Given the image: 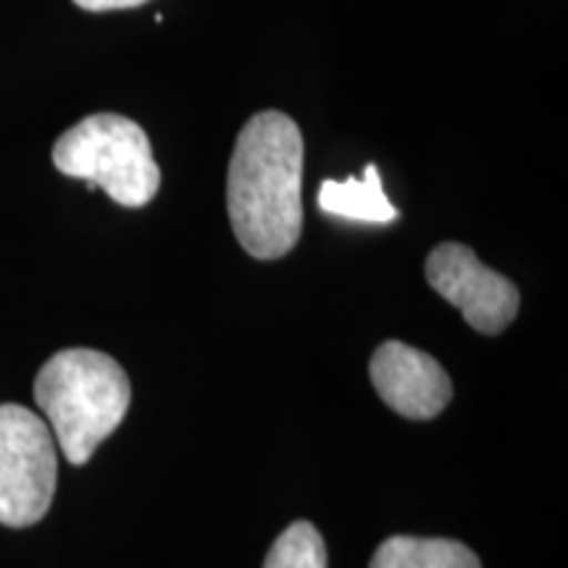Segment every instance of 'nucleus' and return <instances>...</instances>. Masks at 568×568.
<instances>
[{"mask_svg": "<svg viewBox=\"0 0 568 568\" xmlns=\"http://www.w3.org/2000/svg\"><path fill=\"white\" fill-rule=\"evenodd\" d=\"M368 568H481V564L456 539L397 535L376 548Z\"/></svg>", "mask_w": 568, "mask_h": 568, "instance_id": "obj_8", "label": "nucleus"}, {"mask_svg": "<svg viewBox=\"0 0 568 568\" xmlns=\"http://www.w3.org/2000/svg\"><path fill=\"white\" fill-rule=\"evenodd\" d=\"M53 163L61 174L105 190L124 209L148 205L161 187L151 140L132 119L92 113L55 140Z\"/></svg>", "mask_w": 568, "mask_h": 568, "instance_id": "obj_3", "label": "nucleus"}, {"mask_svg": "<svg viewBox=\"0 0 568 568\" xmlns=\"http://www.w3.org/2000/svg\"><path fill=\"white\" fill-rule=\"evenodd\" d=\"M34 400L69 464L82 466L124 422L132 385L111 355L69 347L42 364L34 379Z\"/></svg>", "mask_w": 568, "mask_h": 568, "instance_id": "obj_2", "label": "nucleus"}, {"mask_svg": "<svg viewBox=\"0 0 568 568\" xmlns=\"http://www.w3.org/2000/svg\"><path fill=\"white\" fill-rule=\"evenodd\" d=\"M234 237L253 258H284L303 232V134L282 111L255 113L226 174Z\"/></svg>", "mask_w": 568, "mask_h": 568, "instance_id": "obj_1", "label": "nucleus"}, {"mask_svg": "<svg viewBox=\"0 0 568 568\" xmlns=\"http://www.w3.org/2000/svg\"><path fill=\"white\" fill-rule=\"evenodd\" d=\"M426 282L481 335H500L518 314L516 284L487 268L471 247L460 243H443L429 253Z\"/></svg>", "mask_w": 568, "mask_h": 568, "instance_id": "obj_5", "label": "nucleus"}, {"mask_svg": "<svg viewBox=\"0 0 568 568\" xmlns=\"http://www.w3.org/2000/svg\"><path fill=\"white\" fill-rule=\"evenodd\" d=\"M74 3L84 11H122L148 3V0H74Z\"/></svg>", "mask_w": 568, "mask_h": 568, "instance_id": "obj_10", "label": "nucleus"}, {"mask_svg": "<svg viewBox=\"0 0 568 568\" xmlns=\"http://www.w3.org/2000/svg\"><path fill=\"white\" fill-rule=\"evenodd\" d=\"M318 209L332 216L366 224H389L397 219V209L387 201L379 169L374 163H368L361 180L355 176H347L343 182L326 180L318 190Z\"/></svg>", "mask_w": 568, "mask_h": 568, "instance_id": "obj_7", "label": "nucleus"}, {"mask_svg": "<svg viewBox=\"0 0 568 568\" xmlns=\"http://www.w3.org/2000/svg\"><path fill=\"white\" fill-rule=\"evenodd\" d=\"M368 374L382 400L414 422L439 416L453 397V382L445 368L400 339H387L376 347Z\"/></svg>", "mask_w": 568, "mask_h": 568, "instance_id": "obj_6", "label": "nucleus"}, {"mask_svg": "<svg viewBox=\"0 0 568 568\" xmlns=\"http://www.w3.org/2000/svg\"><path fill=\"white\" fill-rule=\"evenodd\" d=\"M59 479V445L34 410L0 406V524L24 529L51 508Z\"/></svg>", "mask_w": 568, "mask_h": 568, "instance_id": "obj_4", "label": "nucleus"}, {"mask_svg": "<svg viewBox=\"0 0 568 568\" xmlns=\"http://www.w3.org/2000/svg\"><path fill=\"white\" fill-rule=\"evenodd\" d=\"M264 568H326V545L311 521H295L274 539Z\"/></svg>", "mask_w": 568, "mask_h": 568, "instance_id": "obj_9", "label": "nucleus"}]
</instances>
